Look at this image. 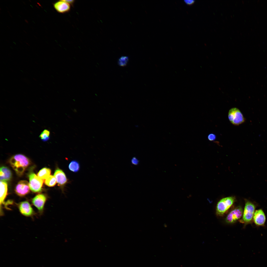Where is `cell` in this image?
Segmentation results:
<instances>
[{"mask_svg": "<svg viewBox=\"0 0 267 267\" xmlns=\"http://www.w3.org/2000/svg\"><path fill=\"white\" fill-rule=\"evenodd\" d=\"M54 176L56 178L58 186L63 189L68 182L65 174L62 170L57 167L55 171Z\"/></svg>", "mask_w": 267, "mask_h": 267, "instance_id": "obj_10", "label": "cell"}, {"mask_svg": "<svg viewBox=\"0 0 267 267\" xmlns=\"http://www.w3.org/2000/svg\"><path fill=\"white\" fill-rule=\"evenodd\" d=\"M228 119L230 122L235 125H238L243 123L245 119L239 109L233 108L229 111Z\"/></svg>", "mask_w": 267, "mask_h": 267, "instance_id": "obj_5", "label": "cell"}, {"mask_svg": "<svg viewBox=\"0 0 267 267\" xmlns=\"http://www.w3.org/2000/svg\"><path fill=\"white\" fill-rule=\"evenodd\" d=\"M68 167L69 170L71 171L76 172L79 170L80 166L79 163L77 161L73 160L70 163Z\"/></svg>", "mask_w": 267, "mask_h": 267, "instance_id": "obj_16", "label": "cell"}, {"mask_svg": "<svg viewBox=\"0 0 267 267\" xmlns=\"http://www.w3.org/2000/svg\"><path fill=\"white\" fill-rule=\"evenodd\" d=\"M57 183L56 179L54 176L50 175L45 180L44 183L48 186L52 187L55 186Z\"/></svg>", "mask_w": 267, "mask_h": 267, "instance_id": "obj_17", "label": "cell"}, {"mask_svg": "<svg viewBox=\"0 0 267 267\" xmlns=\"http://www.w3.org/2000/svg\"><path fill=\"white\" fill-rule=\"evenodd\" d=\"M184 1L187 4L191 5L194 3L195 1L193 0H184Z\"/></svg>", "mask_w": 267, "mask_h": 267, "instance_id": "obj_21", "label": "cell"}, {"mask_svg": "<svg viewBox=\"0 0 267 267\" xmlns=\"http://www.w3.org/2000/svg\"><path fill=\"white\" fill-rule=\"evenodd\" d=\"M18 207L20 212L23 216L30 217L34 214L31 205L27 201H25L20 202L18 204Z\"/></svg>", "mask_w": 267, "mask_h": 267, "instance_id": "obj_9", "label": "cell"}, {"mask_svg": "<svg viewBox=\"0 0 267 267\" xmlns=\"http://www.w3.org/2000/svg\"><path fill=\"white\" fill-rule=\"evenodd\" d=\"M245 206L243 216L240 222L244 223V226H245L246 225L252 223L257 205L254 203L249 200L245 199Z\"/></svg>", "mask_w": 267, "mask_h": 267, "instance_id": "obj_2", "label": "cell"}, {"mask_svg": "<svg viewBox=\"0 0 267 267\" xmlns=\"http://www.w3.org/2000/svg\"><path fill=\"white\" fill-rule=\"evenodd\" d=\"M30 190L35 193H40L42 191L43 179L39 178L34 173L31 172L28 176Z\"/></svg>", "mask_w": 267, "mask_h": 267, "instance_id": "obj_4", "label": "cell"}, {"mask_svg": "<svg viewBox=\"0 0 267 267\" xmlns=\"http://www.w3.org/2000/svg\"><path fill=\"white\" fill-rule=\"evenodd\" d=\"M132 162L133 164L134 165L138 164V160L135 158H133L132 160Z\"/></svg>", "mask_w": 267, "mask_h": 267, "instance_id": "obj_22", "label": "cell"}, {"mask_svg": "<svg viewBox=\"0 0 267 267\" xmlns=\"http://www.w3.org/2000/svg\"><path fill=\"white\" fill-rule=\"evenodd\" d=\"M129 61V57L127 56H123L120 57L118 60V65L121 67L126 66Z\"/></svg>", "mask_w": 267, "mask_h": 267, "instance_id": "obj_19", "label": "cell"}, {"mask_svg": "<svg viewBox=\"0 0 267 267\" xmlns=\"http://www.w3.org/2000/svg\"><path fill=\"white\" fill-rule=\"evenodd\" d=\"M50 135V131L47 130L45 129L41 132L39 137L42 140L46 141L49 139Z\"/></svg>", "mask_w": 267, "mask_h": 267, "instance_id": "obj_18", "label": "cell"}, {"mask_svg": "<svg viewBox=\"0 0 267 267\" xmlns=\"http://www.w3.org/2000/svg\"><path fill=\"white\" fill-rule=\"evenodd\" d=\"M65 1L70 4L71 5L73 6L74 4L75 1L74 0H65Z\"/></svg>", "mask_w": 267, "mask_h": 267, "instance_id": "obj_23", "label": "cell"}, {"mask_svg": "<svg viewBox=\"0 0 267 267\" xmlns=\"http://www.w3.org/2000/svg\"><path fill=\"white\" fill-rule=\"evenodd\" d=\"M30 190L29 183L26 180H22L18 182L15 187V190L18 196L23 197L29 193Z\"/></svg>", "mask_w": 267, "mask_h": 267, "instance_id": "obj_7", "label": "cell"}, {"mask_svg": "<svg viewBox=\"0 0 267 267\" xmlns=\"http://www.w3.org/2000/svg\"><path fill=\"white\" fill-rule=\"evenodd\" d=\"M51 172L50 169L46 167L44 168L39 171L37 176L42 179H46L50 175Z\"/></svg>", "mask_w": 267, "mask_h": 267, "instance_id": "obj_15", "label": "cell"}, {"mask_svg": "<svg viewBox=\"0 0 267 267\" xmlns=\"http://www.w3.org/2000/svg\"><path fill=\"white\" fill-rule=\"evenodd\" d=\"M0 181H9L12 177V173L10 170L5 166H2L0 168Z\"/></svg>", "mask_w": 267, "mask_h": 267, "instance_id": "obj_13", "label": "cell"}, {"mask_svg": "<svg viewBox=\"0 0 267 267\" xmlns=\"http://www.w3.org/2000/svg\"><path fill=\"white\" fill-rule=\"evenodd\" d=\"M266 220L265 215L262 209H259L255 211L253 221L256 225L258 226H264Z\"/></svg>", "mask_w": 267, "mask_h": 267, "instance_id": "obj_12", "label": "cell"}, {"mask_svg": "<svg viewBox=\"0 0 267 267\" xmlns=\"http://www.w3.org/2000/svg\"><path fill=\"white\" fill-rule=\"evenodd\" d=\"M46 196L44 194H39L36 195L32 199L33 205L42 213L43 211L45 203L47 200Z\"/></svg>", "mask_w": 267, "mask_h": 267, "instance_id": "obj_8", "label": "cell"}, {"mask_svg": "<svg viewBox=\"0 0 267 267\" xmlns=\"http://www.w3.org/2000/svg\"><path fill=\"white\" fill-rule=\"evenodd\" d=\"M54 8L58 13L64 14L70 11L71 5L64 0H60L53 3Z\"/></svg>", "mask_w": 267, "mask_h": 267, "instance_id": "obj_11", "label": "cell"}, {"mask_svg": "<svg viewBox=\"0 0 267 267\" xmlns=\"http://www.w3.org/2000/svg\"><path fill=\"white\" fill-rule=\"evenodd\" d=\"M243 212V209L241 206H237L228 215L225 219L226 222L230 223L235 222L242 217Z\"/></svg>", "mask_w": 267, "mask_h": 267, "instance_id": "obj_6", "label": "cell"}, {"mask_svg": "<svg viewBox=\"0 0 267 267\" xmlns=\"http://www.w3.org/2000/svg\"><path fill=\"white\" fill-rule=\"evenodd\" d=\"M9 163L16 174L20 176L23 174L26 169L29 165L30 162L29 159L24 155L17 154L11 157Z\"/></svg>", "mask_w": 267, "mask_h": 267, "instance_id": "obj_1", "label": "cell"}, {"mask_svg": "<svg viewBox=\"0 0 267 267\" xmlns=\"http://www.w3.org/2000/svg\"><path fill=\"white\" fill-rule=\"evenodd\" d=\"M7 184L6 182L0 181V208L4 204V200L7 195Z\"/></svg>", "mask_w": 267, "mask_h": 267, "instance_id": "obj_14", "label": "cell"}, {"mask_svg": "<svg viewBox=\"0 0 267 267\" xmlns=\"http://www.w3.org/2000/svg\"><path fill=\"white\" fill-rule=\"evenodd\" d=\"M216 138V135L213 133L210 134L208 136V139L210 141H213L215 140Z\"/></svg>", "mask_w": 267, "mask_h": 267, "instance_id": "obj_20", "label": "cell"}, {"mask_svg": "<svg viewBox=\"0 0 267 267\" xmlns=\"http://www.w3.org/2000/svg\"><path fill=\"white\" fill-rule=\"evenodd\" d=\"M235 200V198L232 196L224 198L221 200L217 205V214L219 216L223 215L233 204Z\"/></svg>", "mask_w": 267, "mask_h": 267, "instance_id": "obj_3", "label": "cell"}]
</instances>
